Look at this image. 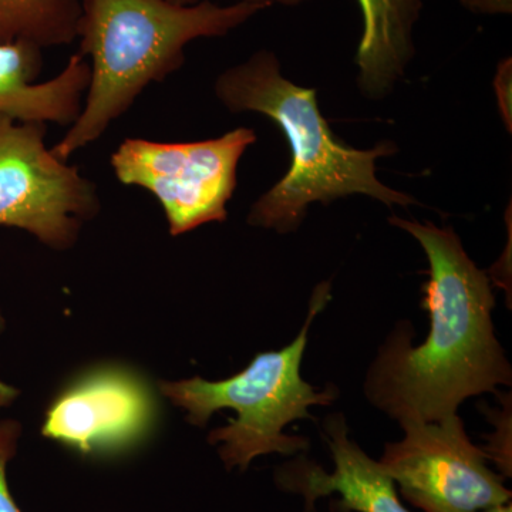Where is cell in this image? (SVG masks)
<instances>
[{"mask_svg": "<svg viewBox=\"0 0 512 512\" xmlns=\"http://www.w3.org/2000/svg\"><path fill=\"white\" fill-rule=\"evenodd\" d=\"M19 436V423L13 420L0 421V512H22L13 500L6 480V467L15 456Z\"/></svg>", "mask_w": 512, "mask_h": 512, "instance_id": "4fadbf2b", "label": "cell"}, {"mask_svg": "<svg viewBox=\"0 0 512 512\" xmlns=\"http://www.w3.org/2000/svg\"><path fill=\"white\" fill-rule=\"evenodd\" d=\"M403 440L389 443L379 464L403 497L424 512H481L510 503L504 478L468 439L458 414L436 423L404 421Z\"/></svg>", "mask_w": 512, "mask_h": 512, "instance_id": "52a82bcc", "label": "cell"}, {"mask_svg": "<svg viewBox=\"0 0 512 512\" xmlns=\"http://www.w3.org/2000/svg\"><path fill=\"white\" fill-rule=\"evenodd\" d=\"M3 329H5V318H3L2 312H0V335H2Z\"/></svg>", "mask_w": 512, "mask_h": 512, "instance_id": "d6986e66", "label": "cell"}, {"mask_svg": "<svg viewBox=\"0 0 512 512\" xmlns=\"http://www.w3.org/2000/svg\"><path fill=\"white\" fill-rule=\"evenodd\" d=\"M153 404L137 377L103 370L84 377L50 407L43 436L82 453L119 450L146 433Z\"/></svg>", "mask_w": 512, "mask_h": 512, "instance_id": "ba28073f", "label": "cell"}, {"mask_svg": "<svg viewBox=\"0 0 512 512\" xmlns=\"http://www.w3.org/2000/svg\"><path fill=\"white\" fill-rule=\"evenodd\" d=\"M363 35L357 47L360 92L380 100L392 93L414 56L413 32L423 0H357Z\"/></svg>", "mask_w": 512, "mask_h": 512, "instance_id": "8fae6325", "label": "cell"}, {"mask_svg": "<svg viewBox=\"0 0 512 512\" xmlns=\"http://www.w3.org/2000/svg\"><path fill=\"white\" fill-rule=\"evenodd\" d=\"M47 124L0 114V227L72 247L100 210L96 183L46 147Z\"/></svg>", "mask_w": 512, "mask_h": 512, "instance_id": "8992f818", "label": "cell"}, {"mask_svg": "<svg viewBox=\"0 0 512 512\" xmlns=\"http://www.w3.org/2000/svg\"><path fill=\"white\" fill-rule=\"evenodd\" d=\"M168 2L175 3V5L190 6L195 3H200L202 0H168ZM237 2H251L258 3V5L265 6L266 9L271 8L272 5L282 6H298L301 3L308 2V0H237Z\"/></svg>", "mask_w": 512, "mask_h": 512, "instance_id": "2e32d148", "label": "cell"}, {"mask_svg": "<svg viewBox=\"0 0 512 512\" xmlns=\"http://www.w3.org/2000/svg\"><path fill=\"white\" fill-rule=\"evenodd\" d=\"M18 389L10 386L8 383L0 382V409L9 406L10 403L15 402L18 397Z\"/></svg>", "mask_w": 512, "mask_h": 512, "instance_id": "e0dca14e", "label": "cell"}, {"mask_svg": "<svg viewBox=\"0 0 512 512\" xmlns=\"http://www.w3.org/2000/svg\"><path fill=\"white\" fill-rule=\"evenodd\" d=\"M481 512H512V505L510 503L500 505V507L491 508V510H485Z\"/></svg>", "mask_w": 512, "mask_h": 512, "instance_id": "ac0fdd59", "label": "cell"}, {"mask_svg": "<svg viewBox=\"0 0 512 512\" xmlns=\"http://www.w3.org/2000/svg\"><path fill=\"white\" fill-rule=\"evenodd\" d=\"M256 141L251 128L191 143L126 138L111 154L121 184L143 188L163 208L173 237L227 220L237 188L238 164Z\"/></svg>", "mask_w": 512, "mask_h": 512, "instance_id": "5b68a950", "label": "cell"}, {"mask_svg": "<svg viewBox=\"0 0 512 512\" xmlns=\"http://www.w3.org/2000/svg\"><path fill=\"white\" fill-rule=\"evenodd\" d=\"M82 13L83 0H0V43L72 45Z\"/></svg>", "mask_w": 512, "mask_h": 512, "instance_id": "7c38bea8", "label": "cell"}, {"mask_svg": "<svg viewBox=\"0 0 512 512\" xmlns=\"http://www.w3.org/2000/svg\"><path fill=\"white\" fill-rule=\"evenodd\" d=\"M325 433L335 463L333 473H326L318 464L299 457L276 473V483L282 490L302 495L308 512L319 497L333 493L342 497L338 510L343 512H410L400 501L392 478L384 473L379 461L372 460L349 439L342 414L328 417Z\"/></svg>", "mask_w": 512, "mask_h": 512, "instance_id": "9c48e42d", "label": "cell"}, {"mask_svg": "<svg viewBox=\"0 0 512 512\" xmlns=\"http://www.w3.org/2000/svg\"><path fill=\"white\" fill-rule=\"evenodd\" d=\"M328 301V286H320L312 298L305 325L291 345L259 353L238 375L221 382L194 377L161 383V392L187 410L188 421L195 426H205L218 410L238 413L237 419L211 431L208 437L211 444L221 443L220 456L228 470L239 467L245 471L254 458L266 454L295 456L308 450L305 437L285 436L284 429L295 420H315L309 407L329 406L336 400L335 387L316 392L301 375L309 329Z\"/></svg>", "mask_w": 512, "mask_h": 512, "instance_id": "277c9868", "label": "cell"}, {"mask_svg": "<svg viewBox=\"0 0 512 512\" xmlns=\"http://www.w3.org/2000/svg\"><path fill=\"white\" fill-rule=\"evenodd\" d=\"M265 6L211 0L181 6L168 0H83L79 53L90 63L82 111L52 153L69 161L99 140L131 109L150 84L164 82L185 62V47L202 37H221L247 23Z\"/></svg>", "mask_w": 512, "mask_h": 512, "instance_id": "3957f363", "label": "cell"}, {"mask_svg": "<svg viewBox=\"0 0 512 512\" xmlns=\"http://www.w3.org/2000/svg\"><path fill=\"white\" fill-rule=\"evenodd\" d=\"M215 96L231 113L264 114L284 131L292 163L281 181L252 205L248 224L281 234L296 231L313 202L328 205L363 194L387 207H409L412 195L392 190L376 177V161L396 153L389 141L370 150L340 143L320 113L316 90L285 79L278 57L259 50L229 67L215 82Z\"/></svg>", "mask_w": 512, "mask_h": 512, "instance_id": "7a4b0ae2", "label": "cell"}, {"mask_svg": "<svg viewBox=\"0 0 512 512\" xmlns=\"http://www.w3.org/2000/svg\"><path fill=\"white\" fill-rule=\"evenodd\" d=\"M390 224L409 232L429 259L423 308L430 330L416 348L409 323L390 333L367 373L366 397L399 423H436L470 397L511 386L510 362L495 336L493 286L453 229L399 217Z\"/></svg>", "mask_w": 512, "mask_h": 512, "instance_id": "6da1fadb", "label": "cell"}, {"mask_svg": "<svg viewBox=\"0 0 512 512\" xmlns=\"http://www.w3.org/2000/svg\"><path fill=\"white\" fill-rule=\"evenodd\" d=\"M461 6L481 15H510L512 0H458Z\"/></svg>", "mask_w": 512, "mask_h": 512, "instance_id": "9a60e30c", "label": "cell"}, {"mask_svg": "<svg viewBox=\"0 0 512 512\" xmlns=\"http://www.w3.org/2000/svg\"><path fill=\"white\" fill-rule=\"evenodd\" d=\"M511 59H505L498 67L495 77V92L500 100V109L503 111L505 123L511 127Z\"/></svg>", "mask_w": 512, "mask_h": 512, "instance_id": "5bb4252c", "label": "cell"}, {"mask_svg": "<svg viewBox=\"0 0 512 512\" xmlns=\"http://www.w3.org/2000/svg\"><path fill=\"white\" fill-rule=\"evenodd\" d=\"M42 69L39 47L0 43V114L19 121L72 126L89 89V60L76 53L56 77L37 82Z\"/></svg>", "mask_w": 512, "mask_h": 512, "instance_id": "30bf717a", "label": "cell"}]
</instances>
